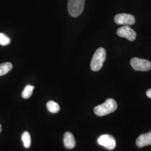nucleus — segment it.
<instances>
[{
  "label": "nucleus",
  "mask_w": 151,
  "mask_h": 151,
  "mask_svg": "<svg viewBox=\"0 0 151 151\" xmlns=\"http://www.w3.org/2000/svg\"><path fill=\"white\" fill-rule=\"evenodd\" d=\"M47 107L49 111L52 113H57L60 111V106L59 104L53 101H49L47 104Z\"/></svg>",
  "instance_id": "nucleus-11"
},
{
  "label": "nucleus",
  "mask_w": 151,
  "mask_h": 151,
  "mask_svg": "<svg viewBox=\"0 0 151 151\" xmlns=\"http://www.w3.org/2000/svg\"><path fill=\"white\" fill-rule=\"evenodd\" d=\"M106 58V50L104 48H99L93 54L91 62V69L94 72L101 70Z\"/></svg>",
  "instance_id": "nucleus-2"
},
{
  "label": "nucleus",
  "mask_w": 151,
  "mask_h": 151,
  "mask_svg": "<svg viewBox=\"0 0 151 151\" xmlns=\"http://www.w3.org/2000/svg\"><path fill=\"white\" fill-rule=\"evenodd\" d=\"M34 89V86L30 85H28L25 87L23 91L22 92V97L25 99H27L31 97L32 92Z\"/></svg>",
  "instance_id": "nucleus-12"
},
{
  "label": "nucleus",
  "mask_w": 151,
  "mask_h": 151,
  "mask_svg": "<svg viewBox=\"0 0 151 151\" xmlns=\"http://www.w3.org/2000/svg\"><path fill=\"white\" fill-rule=\"evenodd\" d=\"M12 65L10 62H6L0 65V76L5 75L11 71L12 69Z\"/></svg>",
  "instance_id": "nucleus-10"
},
{
  "label": "nucleus",
  "mask_w": 151,
  "mask_h": 151,
  "mask_svg": "<svg viewBox=\"0 0 151 151\" xmlns=\"http://www.w3.org/2000/svg\"><path fill=\"white\" fill-rule=\"evenodd\" d=\"M85 4V0H68V10L70 16H80L84 9Z\"/></svg>",
  "instance_id": "nucleus-3"
},
{
  "label": "nucleus",
  "mask_w": 151,
  "mask_h": 151,
  "mask_svg": "<svg viewBox=\"0 0 151 151\" xmlns=\"http://www.w3.org/2000/svg\"><path fill=\"white\" fill-rule=\"evenodd\" d=\"M22 139L24 147L27 148H29L31 146V137L29 133L27 131L24 132L22 134Z\"/></svg>",
  "instance_id": "nucleus-13"
},
{
  "label": "nucleus",
  "mask_w": 151,
  "mask_h": 151,
  "mask_svg": "<svg viewBox=\"0 0 151 151\" xmlns=\"http://www.w3.org/2000/svg\"><path fill=\"white\" fill-rule=\"evenodd\" d=\"M1 131H2V127H1V125L0 124V133L1 132Z\"/></svg>",
  "instance_id": "nucleus-16"
},
{
  "label": "nucleus",
  "mask_w": 151,
  "mask_h": 151,
  "mask_svg": "<svg viewBox=\"0 0 151 151\" xmlns=\"http://www.w3.org/2000/svg\"><path fill=\"white\" fill-rule=\"evenodd\" d=\"M136 145L139 148L151 145V132L140 135L136 141Z\"/></svg>",
  "instance_id": "nucleus-8"
},
{
  "label": "nucleus",
  "mask_w": 151,
  "mask_h": 151,
  "mask_svg": "<svg viewBox=\"0 0 151 151\" xmlns=\"http://www.w3.org/2000/svg\"><path fill=\"white\" fill-rule=\"evenodd\" d=\"M117 35L122 38H127L129 41H134L137 37V33L128 25H124L117 30Z\"/></svg>",
  "instance_id": "nucleus-7"
},
{
  "label": "nucleus",
  "mask_w": 151,
  "mask_h": 151,
  "mask_svg": "<svg viewBox=\"0 0 151 151\" xmlns=\"http://www.w3.org/2000/svg\"><path fill=\"white\" fill-rule=\"evenodd\" d=\"M117 108L116 101L113 99H108L104 104L94 108V113L99 116H103L113 113Z\"/></svg>",
  "instance_id": "nucleus-1"
},
{
  "label": "nucleus",
  "mask_w": 151,
  "mask_h": 151,
  "mask_svg": "<svg viewBox=\"0 0 151 151\" xmlns=\"http://www.w3.org/2000/svg\"><path fill=\"white\" fill-rule=\"evenodd\" d=\"M130 65L135 70L146 72L151 70V62L148 60L135 57L130 60Z\"/></svg>",
  "instance_id": "nucleus-4"
},
{
  "label": "nucleus",
  "mask_w": 151,
  "mask_h": 151,
  "mask_svg": "<svg viewBox=\"0 0 151 151\" xmlns=\"http://www.w3.org/2000/svg\"><path fill=\"white\" fill-rule=\"evenodd\" d=\"M11 43V39L4 33L0 32V45L6 46Z\"/></svg>",
  "instance_id": "nucleus-14"
},
{
  "label": "nucleus",
  "mask_w": 151,
  "mask_h": 151,
  "mask_svg": "<svg viewBox=\"0 0 151 151\" xmlns=\"http://www.w3.org/2000/svg\"><path fill=\"white\" fill-rule=\"evenodd\" d=\"M114 22L118 25H132L135 22L134 16L127 14H119L116 15L114 17Z\"/></svg>",
  "instance_id": "nucleus-6"
},
{
  "label": "nucleus",
  "mask_w": 151,
  "mask_h": 151,
  "mask_svg": "<svg viewBox=\"0 0 151 151\" xmlns=\"http://www.w3.org/2000/svg\"><path fill=\"white\" fill-rule=\"evenodd\" d=\"M97 143L99 145L104 147L109 150H113L116 145L114 137L109 134H104L99 137L97 139Z\"/></svg>",
  "instance_id": "nucleus-5"
},
{
  "label": "nucleus",
  "mask_w": 151,
  "mask_h": 151,
  "mask_svg": "<svg viewBox=\"0 0 151 151\" xmlns=\"http://www.w3.org/2000/svg\"><path fill=\"white\" fill-rule=\"evenodd\" d=\"M64 145L67 149H73L76 146V140L73 135L70 132H66L64 135Z\"/></svg>",
  "instance_id": "nucleus-9"
},
{
  "label": "nucleus",
  "mask_w": 151,
  "mask_h": 151,
  "mask_svg": "<svg viewBox=\"0 0 151 151\" xmlns=\"http://www.w3.org/2000/svg\"><path fill=\"white\" fill-rule=\"evenodd\" d=\"M146 95H147V96L148 97L151 99V89H149V90L147 91V92H146Z\"/></svg>",
  "instance_id": "nucleus-15"
}]
</instances>
